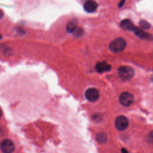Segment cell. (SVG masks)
Returning <instances> with one entry per match:
<instances>
[{"label": "cell", "mask_w": 153, "mask_h": 153, "mask_svg": "<svg viewBox=\"0 0 153 153\" xmlns=\"http://www.w3.org/2000/svg\"><path fill=\"white\" fill-rule=\"evenodd\" d=\"M126 46V41L122 38L113 40L109 44V49L112 53H119L124 50Z\"/></svg>", "instance_id": "obj_1"}, {"label": "cell", "mask_w": 153, "mask_h": 153, "mask_svg": "<svg viewBox=\"0 0 153 153\" xmlns=\"http://www.w3.org/2000/svg\"><path fill=\"white\" fill-rule=\"evenodd\" d=\"M134 71L133 69L128 66H121L118 68V75L124 80H130L134 76Z\"/></svg>", "instance_id": "obj_2"}, {"label": "cell", "mask_w": 153, "mask_h": 153, "mask_svg": "<svg viewBox=\"0 0 153 153\" xmlns=\"http://www.w3.org/2000/svg\"><path fill=\"white\" fill-rule=\"evenodd\" d=\"M0 149L3 153H13L15 149L14 143L10 139H5L0 143Z\"/></svg>", "instance_id": "obj_3"}, {"label": "cell", "mask_w": 153, "mask_h": 153, "mask_svg": "<svg viewBox=\"0 0 153 153\" xmlns=\"http://www.w3.org/2000/svg\"><path fill=\"white\" fill-rule=\"evenodd\" d=\"M128 120L124 115L117 117L115 120V127L119 131H124L128 127Z\"/></svg>", "instance_id": "obj_4"}, {"label": "cell", "mask_w": 153, "mask_h": 153, "mask_svg": "<svg viewBox=\"0 0 153 153\" xmlns=\"http://www.w3.org/2000/svg\"><path fill=\"white\" fill-rule=\"evenodd\" d=\"M119 100L122 105L124 106H129L134 102V96L130 93L124 91L120 94Z\"/></svg>", "instance_id": "obj_5"}, {"label": "cell", "mask_w": 153, "mask_h": 153, "mask_svg": "<svg viewBox=\"0 0 153 153\" xmlns=\"http://www.w3.org/2000/svg\"><path fill=\"white\" fill-rule=\"evenodd\" d=\"M85 97L90 102H95L100 97L99 91L95 88H89L85 92Z\"/></svg>", "instance_id": "obj_6"}, {"label": "cell", "mask_w": 153, "mask_h": 153, "mask_svg": "<svg viewBox=\"0 0 153 153\" xmlns=\"http://www.w3.org/2000/svg\"><path fill=\"white\" fill-rule=\"evenodd\" d=\"M97 2L93 1H87L84 4V9L87 13H91L94 12L97 8Z\"/></svg>", "instance_id": "obj_7"}, {"label": "cell", "mask_w": 153, "mask_h": 153, "mask_svg": "<svg viewBox=\"0 0 153 153\" xmlns=\"http://www.w3.org/2000/svg\"><path fill=\"white\" fill-rule=\"evenodd\" d=\"M95 69L97 72L103 73L104 72L110 71L111 69V66L106 62H102L97 63L95 66Z\"/></svg>", "instance_id": "obj_8"}, {"label": "cell", "mask_w": 153, "mask_h": 153, "mask_svg": "<svg viewBox=\"0 0 153 153\" xmlns=\"http://www.w3.org/2000/svg\"><path fill=\"white\" fill-rule=\"evenodd\" d=\"M132 31L135 33V35H136L137 36H139L141 38H144V39H151V35L143 32L142 29H140L138 27H136L135 26L133 29Z\"/></svg>", "instance_id": "obj_9"}, {"label": "cell", "mask_w": 153, "mask_h": 153, "mask_svg": "<svg viewBox=\"0 0 153 153\" xmlns=\"http://www.w3.org/2000/svg\"><path fill=\"white\" fill-rule=\"evenodd\" d=\"M77 22L75 19H71L69 20L66 26V30L68 33H73L77 27Z\"/></svg>", "instance_id": "obj_10"}, {"label": "cell", "mask_w": 153, "mask_h": 153, "mask_svg": "<svg viewBox=\"0 0 153 153\" xmlns=\"http://www.w3.org/2000/svg\"><path fill=\"white\" fill-rule=\"evenodd\" d=\"M120 26L124 29L131 30V31L134 27L132 22L129 19H124L123 21H121V22L120 23Z\"/></svg>", "instance_id": "obj_11"}, {"label": "cell", "mask_w": 153, "mask_h": 153, "mask_svg": "<svg viewBox=\"0 0 153 153\" xmlns=\"http://www.w3.org/2000/svg\"><path fill=\"white\" fill-rule=\"evenodd\" d=\"M96 138L97 141L100 143H104L107 140V136H106V134L103 132L98 133L96 134Z\"/></svg>", "instance_id": "obj_12"}, {"label": "cell", "mask_w": 153, "mask_h": 153, "mask_svg": "<svg viewBox=\"0 0 153 153\" xmlns=\"http://www.w3.org/2000/svg\"><path fill=\"white\" fill-rule=\"evenodd\" d=\"M140 26L142 29H148L151 27V25L146 21L142 20L140 22Z\"/></svg>", "instance_id": "obj_13"}, {"label": "cell", "mask_w": 153, "mask_h": 153, "mask_svg": "<svg viewBox=\"0 0 153 153\" xmlns=\"http://www.w3.org/2000/svg\"><path fill=\"white\" fill-rule=\"evenodd\" d=\"M73 33L76 36H80L82 35L83 33V30L82 29H81L80 27H76V29L74 30V32H73Z\"/></svg>", "instance_id": "obj_14"}, {"label": "cell", "mask_w": 153, "mask_h": 153, "mask_svg": "<svg viewBox=\"0 0 153 153\" xmlns=\"http://www.w3.org/2000/svg\"><path fill=\"white\" fill-rule=\"evenodd\" d=\"M4 16V13L3 11L0 9V19H2Z\"/></svg>", "instance_id": "obj_15"}, {"label": "cell", "mask_w": 153, "mask_h": 153, "mask_svg": "<svg viewBox=\"0 0 153 153\" xmlns=\"http://www.w3.org/2000/svg\"><path fill=\"white\" fill-rule=\"evenodd\" d=\"M2 111L1 110V109H0V118H1V117H2Z\"/></svg>", "instance_id": "obj_16"}]
</instances>
